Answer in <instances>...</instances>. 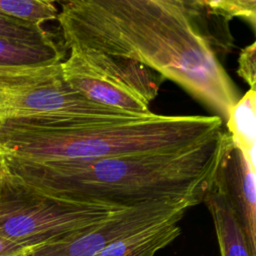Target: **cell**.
I'll list each match as a JSON object with an SVG mask.
<instances>
[{
	"instance_id": "12",
	"label": "cell",
	"mask_w": 256,
	"mask_h": 256,
	"mask_svg": "<svg viewBox=\"0 0 256 256\" xmlns=\"http://www.w3.org/2000/svg\"><path fill=\"white\" fill-rule=\"evenodd\" d=\"M226 126L234 145L256 170V89H249L235 103L229 112Z\"/></svg>"
},
{
	"instance_id": "15",
	"label": "cell",
	"mask_w": 256,
	"mask_h": 256,
	"mask_svg": "<svg viewBox=\"0 0 256 256\" xmlns=\"http://www.w3.org/2000/svg\"><path fill=\"white\" fill-rule=\"evenodd\" d=\"M208 1V0H207ZM211 9L229 22L237 17L247 21L253 29L256 24L255 0H214L208 1Z\"/></svg>"
},
{
	"instance_id": "16",
	"label": "cell",
	"mask_w": 256,
	"mask_h": 256,
	"mask_svg": "<svg viewBox=\"0 0 256 256\" xmlns=\"http://www.w3.org/2000/svg\"><path fill=\"white\" fill-rule=\"evenodd\" d=\"M237 74L250 86L255 89L256 82V43L243 48L238 57Z\"/></svg>"
},
{
	"instance_id": "1",
	"label": "cell",
	"mask_w": 256,
	"mask_h": 256,
	"mask_svg": "<svg viewBox=\"0 0 256 256\" xmlns=\"http://www.w3.org/2000/svg\"><path fill=\"white\" fill-rule=\"evenodd\" d=\"M60 6L66 49L134 60L180 85L223 122L240 99L222 64L234 47L229 21L207 0H72Z\"/></svg>"
},
{
	"instance_id": "19",
	"label": "cell",
	"mask_w": 256,
	"mask_h": 256,
	"mask_svg": "<svg viewBox=\"0 0 256 256\" xmlns=\"http://www.w3.org/2000/svg\"><path fill=\"white\" fill-rule=\"evenodd\" d=\"M5 173H6V169H5V166H4L3 158H2V156H1V154H0V183H1V181H2V179H3V177H4V175H5Z\"/></svg>"
},
{
	"instance_id": "9",
	"label": "cell",
	"mask_w": 256,
	"mask_h": 256,
	"mask_svg": "<svg viewBox=\"0 0 256 256\" xmlns=\"http://www.w3.org/2000/svg\"><path fill=\"white\" fill-rule=\"evenodd\" d=\"M203 203L208 208L213 219L220 255L252 256L246 236L231 204L214 179L204 197Z\"/></svg>"
},
{
	"instance_id": "13",
	"label": "cell",
	"mask_w": 256,
	"mask_h": 256,
	"mask_svg": "<svg viewBox=\"0 0 256 256\" xmlns=\"http://www.w3.org/2000/svg\"><path fill=\"white\" fill-rule=\"evenodd\" d=\"M0 13L41 26L47 21L57 19L59 10L50 0H0Z\"/></svg>"
},
{
	"instance_id": "2",
	"label": "cell",
	"mask_w": 256,
	"mask_h": 256,
	"mask_svg": "<svg viewBox=\"0 0 256 256\" xmlns=\"http://www.w3.org/2000/svg\"><path fill=\"white\" fill-rule=\"evenodd\" d=\"M227 131L175 150L89 160L34 162L3 158L5 169L55 197L119 209L154 201L203 203L220 162Z\"/></svg>"
},
{
	"instance_id": "18",
	"label": "cell",
	"mask_w": 256,
	"mask_h": 256,
	"mask_svg": "<svg viewBox=\"0 0 256 256\" xmlns=\"http://www.w3.org/2000/svg\"><path fill=\"white\" fill-rule=\"evenodd\" d=\"M28 251L0 236V256H24Z\"/></svg>"
},
{
	"instance_id": "7",
	"label": "cell",
	"mask_w": 256,
	"mask_h": 256,
	"mask_svg": "<svg viewBox=\"0 0 256 256\" xmlns=\"http://www.w3.org/2000/svg\"><path fill=\"white\" fill-rule=\"evenodd\" d=\"M192 206L185 201H154L117 211L95 225L35 247L24 256H96L110 243L145 228L180 221Z\"/></svg>"
},
{
	"instance_id": "4",
	"label": "cell",
	"mask_w": 256,
	"mask_h": 256,
	"mask_svg": "<svg viewBox=\"0 0 256 256\" xmlns=\"http://www.w3.org/2000/svg\"><path fill=\"white\" fill-rule=\"evenodd\" d=\"M120 210L52 196L7 171L0 183V236L26 250L100 223Z\"/></svg>"
},
{
	"instance_id": "5",
	"label": "cell",
	"mask_w": 256,
	"mask_h": 256,
	"mask_svg": "<svg viewBox=\"0 0 256 256\" xmlns=\"http://www.w3.org/2000/svg\"><path fill=\"white\" fill-rule=\"evenodd\" d=\"M150 115V114H149ZM138 115L86 99L65 81L61 62L36 68L26 79L0 88V119L68 128L138 118Z\"/></svg>"
},
{
	"instance_id": "17",
	"label": "cell",
	"mask_w": 256,
	"mask_h": 256,
	"mask_svg": "<svg viewBox=\"0 0 256 256\" xmlns=\"http://www.w3.org/2000/svg\"><path fill=\"white\" fill-rule=\"evenodd\" d=\"M30 69L0 66V88L20 81L28 74Z\"/></svg>"
},
{
	"instance_id": "14",
	"label": "cell",
	"mask_w": 256,
	"mask_h": 256,
	"mask_svg": "<svg viewBox=\"0 0 256 256\" xmlns=\"http://www.w3.org/2000/svg\"><path fill=\"white\" fill-rule=\"evenodd\" d=\"M0 37L26 42L54 40L42 26L30 24L0 13Z\"/></svg>"
},
{
	"instance_id": "6",
	"label": "cell",
	"mask_w": 256,
	"mask_h": 256,
	"mask_svg": "<svg viewBox=\"0 0 256 256\" xmlns=\"http://www.w3.org/2000/svg\"><path fill=\"white\" fill-rule=\"evenodd\" d=\"M61 68L69 86L94 103L138 115L152 113L150 104L159 91L157 77L134 60L75 48Z\"/></svg>"
},
{
	"instance_id": "8",
	"label": "cell",
	"mask_w": 256,
	"mask_h": 256,
	"mask_svg": "<svg viewBox=\"0 0 256 256\" xmlns=\"http://www.w3.org/2000/svg\"><path fill=\"white\" fill-rule=\"evenodd\" d=\"M255 178V170L228 134L213 179L228 198L246 236L252 256H256Z\"/></svg>"
},
{
	"instance_id": "11",
	"label": "cell",
	"mask_w": 256,
	"mask_h": 256,
	"mask_svg": "<svg viewBox=\"0 0 256 256\" xmlns=\"http://www.w3.org/2000/svg\"><path fill=\"white\" fill-rule=\"evenodd\" d=\"M63 51L54 41L26 42L0 37V66L36 68L62 62Z\"/></svg>"
},
{
	"instance_id": "10",
	"label": "cell",
	"mask_w": 256,
	"mask_h": 256,
	"mask_svg": "<svg viewBox=\"0 0 256 256\" xmlns=\"http://www.w3.org/2000/svg\"><path fill=\"white\" fill-rule=\"evenodd\" d=\"M180 234L178 221H168L120 238L107 245L96 256H154Z\"/></svg>"
},
{
	"instance_id": "3",
	"label": "cell",
	"mask_w": 256,
	"mask_h": 256,
	"mask_svg": "<svg viewBox=\"0 0 256 256\" xmlns=\"http://www.w3.org/2000/svg\"><path fill=\"white\" fill-rule=\"evenodd\" d=\"M216 115H150L68 128L42 127L0 119V154L4 158L45 162L89 160L175 150L204 142L223 130Z\"/></svg>"
}]
</instances>
